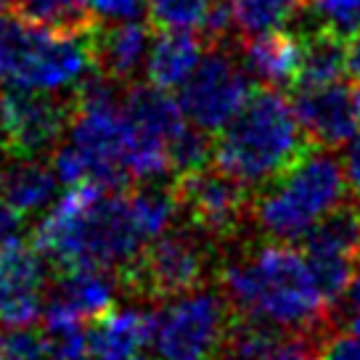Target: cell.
Listing matches in <instances>:
<instances>
[{
	"label": "cell",
	"instance_id": "cell-1",
	"mask_svg": "<svg viewBox=\"0 0 360 360\" xmlns=\"http://www.w3.org/2000/svg\"><path fill=\"white\" fill-rule=\"evenodd\" d=\"M214 281L238 318L286 331H331L328 302L304 255L289 244L249 238L225 249Z\"/></svg>",
	"mask_w": 360,
	"mask_h": 360
},
{
	"label": "cell",
	"instance_id": "cell-2",
	"mask_svg": "<svg viewBox=\"0 0 360 360\" xmlns=\"http://www.w3.org/2000/svg\"><path fill=\"white\" fill-rule=\"evenodd\" d=\"M146 238L133 217L127 191L75 186L34 225L32 247L53 268L117 273L143 252Z\"/></svg>",
	"mask_w": 360,
	"mask_h": 360
},
{
	"label": "cell",
	"instance_id": "cell-3",
	"mask_svg": "<svg viewBox=\"0 0 360 360\" xmlns=\"http://www.w3.org/2000/svg\"><path fill=\"white\" fill-rule=\"evenodd\" d=\"M313 141L278 88L257 85L247 106L214 138L217 167L257 191L302 157Z\"/></svg>",
	"mask_w": 360,
	"mask_h": 360
},
{
	"label": "cell",
	"instance_id": "cell-4",
	"mask_svg": "<svg viewBox=\"0 0 360 360\" xmlns=\"http://www.w3.org/2000/svg\"><path fill=\"white\" fill-rule=\"evenodd\" d=\"M347 169L337 151L310 143L294 165L255 191V236L281 244L302 238L347 202Z\"/></svg>",
	"mask_w": 360,
	"mask_h": 360
},
{
	"label": "cell",
	"instance_id": "cell-5",
	"mask_svg": "<svg viewBox=\"0 0 360 360\" xmlns=\"http://www.w3.org/2000/svg\"><path fill=\"white\" fill-rule=\"evenodd\" d=\"M223 249L188 223L172 225L148 241L138 257L114 273L120 294L146 304H167L186 294L207 289L217 278Z\"/></svg>",
	"mask_w": 360,
	"mask_h": 360
},
{
	"label": "cell",
	"instance_id": "cell-6",
	"mask_svg": "<svg viewBox=\"0 0 360 360\" xmlns=\"http://www.w3.org/2000/svg\"><path fill=\"white\" fill-rule=\"evenodd\" d=\"M88 32H56L16 11L0 16V85L34 93L77 85L93 69Z\"/></svg>",
	"mask_w": 360,
	"mask_h": 360
},
{
	"label": "cell",
	"instance_id": "cell-7",
	"mask_svg": "<svg viewBox=\"0 0 360 360\" xmlns=\"http://www.w3.org/2000/svg\"><path fill=\"white\" fill-rule=\"evenodd\" d=\"M172 183L183 223L196 228L223 252L255 238V188L244 180L223 172L217 165H207L196 172L178 175Z\"/></svg>",
	"mask_w": 360,
	"mask_h": 360
},
{
	"label": "cell",
	"instance_id": "cell-8",
	"mask_svg": "<svg viewBox=\"0 0 360 360\" xmlns=\"http://www.w3.org/2000/svg\"><path fill=\"white\" fill-rule=\"evenodd\" d=\"M231 304L214 289L186 294L154 310L151 347L159 360L214 358L231 326Z\"/></svg>",
	"mask_w": 360,
	"mask_h": 360
},
{
	"label": "cell",
	"instance_id": "cell-9",
	"mask_svg": "<svg viewBox=\"0 0 360 360\" xmlns=\"http://www.w3.org/2000/svg\"><path fill=\"white\" fill-rule=\"evenodd\" d=\"M233 53L236 51L228 48L204 51L199 67L180 88V109L186 120L204 133L223 130L257 90V82Z\"/></svg>",
	"mask_w": 360,
	"mask_h": 360
},
{
	"label": "cell",
	"instance_id": "cell-10",
	"mask_svg": "<svg viewBox=\"0 0 360 360\" xmlns=\"http://www.w3.org/2000/svg\"><path fill=\"white\" fill-rule=\"evenodd\" d=\"M0 101L8 127L11 157L43 159L64 143V135L69 133L75 117V96L6 90Z\"/></svg>",
	"mask_w": 360,
	"mask_h": 360
},
{
	"label": "cell",
	"instance_id": "cell-11",
	"mask_svg": "<svg viewBox=\"0 0 360 360\" xmlns=\"http://www.w3.org/2000/svg\"><path fill=\"white\" fill-rule=\"evenodd\" d=\"M289 101L297 122L315 146L337 151L360 130V85L355 79L289 90Z\"/></svg>",
	"mask_w": 360,
	"mask_h": 360
},
{
	"label": "cell",
	"instance_id": "cell-12",
	"mask_svg": "<svg viewBox=\"0 0 360 360\" xmlns=\"http://www.w3.org/2000/svg\"><path fill=\"white\" fill-rule=\"evenodd\" d=\"M48 259L34 247L0 249V328H30L45 313Z\"/></svg>",
	"mask_w": 360,
	"mask_h": 360
},
{
	"label": "cell",
	"instance_id": "cell-13",
	"mask_svg": "<svg viewBox=\"0 0 360 360\" xmlns=\"http://www.w3.org/2000/svg\"><path fill=\"white\" fill-rule=\"evenodd\" d=\"M331 331H286L231 318L214 360H318Z\"/></svg>",
	"mask_w": 360,
	"mask_h": 360
},
{
	"label": "cell",
	"instance_id": "cell-14",
	"mask_svg": "<svg viewBox=\"0 0 360 360\" xmlns=\"http://www.w3.org/2000/svg\"><path fill=\"white\" fill-rule=\"evenodd\" d=\"M117 278L114 273L93 268L61 270L45 297V313L72 321H98L117 307Z\"/></svg>",
	"mask_w": 360,
	"mask_h": 360
},
{
	"label": "cell",
	"instance_id": "cell-15",
	"mask_svg": "<svg viewBox=\"0 0 360 360\" xmlns=\"http://www.w3.org/2000/svg\"><path fill=\"white\" fill-rule=\"evenodd\" d=\"M148 32L151 27L143 22H122L109 27L96 22L88 32L93 69L120 88L138 82L135 77L148 51Z\"/></svg>",
	"mask_w": 360,
	"mask_h": 360
},
{
	"label": "cell",
	"instance_id": "cell-16",
	"mask_svg": "<svg viewBox=\"0 0 360 360\" xmlns=\"http://www.w3.org/2000/svg\"><path fill=\"white\" fill-rule=\"evenodd\" d=\"M297 34L302 45V58L297 79L289 90L331 85L345 77V72H349V34L318 16L313 22H304Z\"/></svg>",
	"mask_w": 360,
	"mask_h": 360
},
{
	"label": "cell",
	"instance_id": "cell-17",
	"mask_svg": "<svg viewBox=\"0 0 360 360\" xmlns=\"http://www.w3.org/2000/svg\"><path fill=\"white\" fill-rule=\"evenodd\" d=\"M93 360H143L151 347L154 313L143 307H114L90 326Z\"/></svg>",
	"mask_w": 360,
	"mask_h": 360
},
{
	"label": "cell",
	"instance_id": "cell-18",
	"mask_svg": "<svg viewBox=\"0 0 360 360\" xmlns=\"http://www.w3.org/2000/svg\"><path fill=\"white\" fill-rule=\"evenodd\" d=\"M241 58H244L241 64L247 67L257 85L278 90L292 88L300 72V58H302L300 34L286 32V30L257 34L241 43Z\"/></svg>",
	"mask_w": 360,
	"mask_h": 360
},
{
	"label": "cell",
	"instance_id": "cell-19",
	"mask_svg": "<svg viewBox=\"0 0 360 360\" xmlns=\"http://www.w3.org/2000/svg\"><path fill=\"white\" fill-rule=\"evenodd\" d=\"M56 172L43 159H0V196L22 217L43 212L56 196Z\"/></svg>",
	"mask_w": 360,
	"mask_h": 360
},
{
	"label": "cell",
	"instance_id": "cell-20",
	"mask_svg": "<svg viewBox=\"0 0 360 360\" xmlns=\"http://www.w3.org/2000/svg\"><path fill=\"white\" fill-rule=\"evenodd\" d=\"M304 257H334L360 265V199L349 196L302 236Z\"/></svg>",
	"mask_w": 360,
	"mask_h": 360
},
{
	"label": "cell",
	"instance_id": "cell-21",
	"mask_svg": "<svg viewBox=\"0 0 360 360\" xmlns=\"http://www.w3.org/2000/svg\"><path fill=\"white\" fill-rule=\"evenodd\" d=\"M204 43L191 32H162L148 53L146 77L151 85L162 90L183 88V82L191 77L199 67Z\"/></svg>",
	"mask_w": 360,
	"mask_h": 360
},
{
	"label": "cell",
	"instance_id": "cell-22",
	"mask_svg": "<svg viewBox=\"0 0 360 360\" xmlns=\"http://www.w3.org/2000/svg\"><path fill=\"white\" fill-rule=\"evenodd\" d=\"M133 217L146 241H154L162 233H167L172 223L180 217V204L175 196V183L165 180H148L138 188L127 191Z\"/></svg>",
	"mask_w": 360,
	"mask_h": 360
},
{
	"label": "cell",
	"instance_id": "cell-23",
	"mask_svg": "<svg viewBox=\"0 0 360 360\" xmlns=\"http://www.w3.org/2000/svg\"><path fill=\"white\" fill-rule=\"evenodd\" d=\"M236 19L241 43L257 34L273 32L289 19L307 11L310 0H228Z\"/></svg>",
	"mask_w": 360,
	"mask_h": 360
},
{
	"label": "cell",
	"instance_id": "cell-24",
	"mask_svg": "<svg viewBox=\"0 0 360 360\" xmlns=\"http://www.w3.org/2000/svg\"><path fill=\"white\" fill-rule=\"evenodd\" d=\"M16 13L67 34H85L96 24L90 0H16Z\"/></svg>",
	"mask_w": 360,
	"mask_h": 360
},
{
	"label": "cell",
	"instance_id": "cell-25",
	"mask_svg": "<svg viewBox=\"0 0 360 360\" xmlns=\"http://www.w3.org/2000/svg\"><path fill=\"white\" fill-rule=\"evenodd\" d=\"M45 360H93L90 358V334L82 321L43 315Z\"/></svg>",
	"mask_w": 360,
	"mask_h": 360
},
{
	"label": "cell",
	"instance_id": "cell-26",
	"mask_svg": "<svg viewBox=\"0 0 360 360\" xmlns=\"http://www.w3.org/2000/svg\"><path fill=\"white\" fill-rule=\"evenodd\" d=\"M148 27L157 32L202 30L212 0H146Z\"/></svg>",
	"mask_w": 360,
	"mask_h": 360
},
{
	"label": "cell",
	"instance_id": "cell-27",
	"mask_svg": "<svg viewBox=\"0 0 360 360\" xmlns=\"http://www.w3.org/2000/svg\"><path fill=\"white\" fill-rule=\"evenodd\" d=\"M210 162H214V141L199 127L186 124V130L169 143V165L175 178L207 167Z\"/></svg>",
	"mask_w": 360,
	"mask_h": 360
},
{
	"label": "cell",
	"instance_id": "cell-28",
	"mask_svg": "<svg viewBox=\"0 0 360 360\" xmlns=\"http://www.w3.org/2000/svg\"><path fill=\"white\" fill-rule=\"evenodd\" d=\"M0 360H45V339L30 328H0Z\"/></svg>",
	"mask_w": 360,
	"mask_h": 360
},
{
	"label": "cell",
	"instance_id": "cell-29",
	"mask_svg": "<svg viewBox=\"0 0 360 360\" xmlns=\"http://www.w3.org/2000/svg\"><path fill=\"white\" fill-rule=\"evenodd\" d=\"M328 326L334 334L360 337V273L349 281L345 294L328 307Z\"/></svg>",
	"mask_w": 360,
	"mask_h": 360
},
{
	"label": "cell",
	"instance_id": "cell-30",
	"mask_svg": "<svg viewBox=\"0 0 360 360\" xmlns=\"http://www.w3.org/2000/svg\"><path fill=\"white\" fill-rule=\"evenodd\" d=\"M307 11L345 34H352L360 27V0H310Z\"/></svg>",
	"mask_w": 360,
	"mask_h": 360
},
{
	"label": "cell",
	"instance_id": "cell-31",
	"mask_svg": "<svg viewBox=\"0 0 360 360\" xmlns=\"http://www.w3.org/2000/svg\"><path fill=\"white\" fill-rule=\"evenodd\" d=\"M90 11L96 22H138L148 19V3L146 0H90Z\"/></svg>",
	"mask_w": 360,
	"mask_h": 360
},
{
	"label": "cell",
	"instance_id": "cell-32",
	"mask_svg": "<svg viewBox=\"0 0 360 360\" xmlns=\"http://www.w3.org/2000/svg\"><path fill=\"white\" fill-rule=\"evenodd\" d=\"M318 360H360V337L328 334Z\"/></svg>",
	"mask_w": 360,
	"mask_h": 360
},
{
	"label": "cell",
	"instance_id": "cell-33",
	"mask_svg": "<svg viewBox=\"0 0 360 360\" xmlns=\"http://www.w3.org/2000/svg\"><path fill=\"white\" fill-rule=\"evenodd\" d=\"M22 231H24V217L0 196V249L19 244L22 241Z\"/></svg>",
	"mask_w": 360,
	"mask_h": 360
},
{
	"label": "cell",
	"instance_id": "cell-34",
	"mask_svg": "<svg viewBox=\"0 0 360 360\" xmlns=\"http://www.w3.org/2000/svg\"><path fill=\"white\" fill-rule=\"evenodd\" d=\"M345 169H347V183L349 188H352V196L360 199V135L349 146L347 159H345Z\"/></svg>",
	"mask_w": 360,
	"mask_h": 360
},
{
	"label": "cell",
	"instance_id": "cell-35",
	"mask_svg": "<svg viewBox=\"0 0 360 360\" xmlns=\"http://www.w3.org/2000/svg\"><path fill=\"white\" fill-rule=\"evenodd\" d=\"M8 157V127H6V114H3V101H0V159Z\"/></svg>",
	"mask_w": 360,
	"mask_h": 360
},
{
	"label": "cell",
	"instance_id": "cell-36",
	"mask_svg": "<svg viewBox=\"0 0 360 360\" xmlns=\"http://www.w3.org/2000/svg\"><path fill=\"white\" fill-rule=\"evenodd\" d=\"M3 3H6V0H0V11H3ZM0 16H3V13H0Z\"/></svg>",
	"mask_w": 360,
	"mask_h": 360
},
{
	"label": "cell",
	"instance_id": "cell-37",
	"mask_svg": "<svg viewBox=\"0 0 360 360\" xmlns=\"http://www.w3.org/2000/svg\"><path fill=\"white\" fill-rule=\"evenodd\" d=\"M204 360H214V358H204Z\"/></svg>",
	"mask_w": 360,
	"mask_h": 360
}]
</instances>
